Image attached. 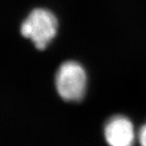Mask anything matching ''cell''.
<instances>
[{
  "label": "cell",
  "mask_w": 146,
  "mask_h": 146,
  "mask_svg": "<svg viewBox=\"0 0 146 146\" xmlns=\"http://www.w3.org/2000/svg\"><path fill=\"white\" fill-rule=\"evenodd\" d=\"M58 30L56 16L44 8L33 10L23 21L21 34L29 38L38 50H44L55 36Z\"/></svg>",
  "instance_id": "6da1fadb"
},
{
  "label": "cell",
  "mask_w": 146,
  "mask_h": 146,
  "mask_svg": "<svg viewBox=\"0 0 146 146\" xmlns=\"http://www.w3.org/2000/svg\"><path fill=\"white\" fill-rule=\"evenodd\" d=\"M58 94L67 102H79L85 95L87 75L77 62L68 61L58 69L55 76Z\"/></svg>",
  "instance_id": "7a4b0ae2"
},
{
  "label": "cell",
  "mask_w": 146,
  "mask_h": 146,
  "mask_svg": "<svg viewBox=\"0 0 146 146\" xmlns=\"http://www.w3.org/2000/svg\"><path fill=\"white\" fill-rule=\"evenodd\" d=\"M104 134L110 146H132L135 141L134 126L123 115H116L107 121Z\"/></svg>",
  "instance_id": "3957f363"
},
{
  "label": "cell",
  "mask_w": 146,
  "mask_h": 146,
  "mask_svg": "<svg viewBox=\"0 0 146 146\" xmlns=\"http://www.w3.org/2000/svg\"><path fill=\"white\" fill-rule=\"evenodd\" d=\"M139 141L141 146H146V123L142 126L139 132Z\"/></svg>",
  "instance_id": "277c9868"
}]
</instances>
